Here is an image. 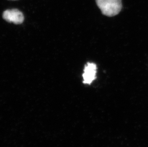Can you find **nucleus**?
Wrapping results in <instances>:
<instances>
[{
    "instance_id": "obj_2",
    "label": "nucleus",
    "mask_w": 148,
    "mask_h": 147,
    "mask_svg": "<svg viewBox=\"0 0 148 147\" xmlns=\"http://www.w3.org/2000/svg\"><path fill=\"white\" fill-rule=\"evenodd\" d=\"M3 18L6 21L15 24H21L23 22V14L17 9L6 10L3 13Z\"/></svg>"
},
{
    "instance_id": "obj_3",
    "label": "nucleus",
    "mask_w": 148,
    "mask_h": 147,
    "mask_svg": "<svg viewBox=\"0 0 148 147\" xmlns=\"http://www.w3.org/2000/svg\"><path fill=\"white\" fill-rule=\"evenodd\" d=\"M97 67L95 63H87L85 65L84 73L82 75L84 78L83 83L90 85L92 81L97 78Z\"/></svg>"
},
{
    "instance_id": "obj_1",
    "label": "nucleus",
    "mask_w": 148,
    "mask_h": 147,
    "mask_svg": "<svg viewBox=\"0 0 148 147\" xmlns=\"http://www.w3.org/2000/svg\"><path fill=\"white\" fill-rule=\"evenodd\" d=\"M97 5L103 15L112 17L121 10V0H95Z\"/></svg>"
}]
</instances>
